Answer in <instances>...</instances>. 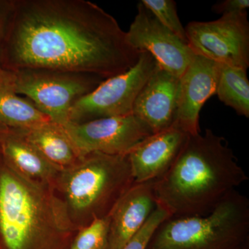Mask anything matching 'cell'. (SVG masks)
I'll return each mask as SVG.
<instances>
[{
	"label": "cell",
	"instance_id": "1",
	"mask_svg": "<svg viewBox=\"0 0 249 249\" xmlns=\"http://www.w3.org/2000/svg\"><path fill=\"white\" fill-rule=\"evenodd\" d=\"M140 53L115 18L91 1L11 0L0 67L107 79L133 67Z\"/></svg>",
	"mask_w": 249,
	"mask_h": 249
},
{
	"label": "cell",
	"instance_id": "17",
	"mask_svg": "<svg viewBox=\"0 0 249 249\" xmlns=\"http://www.w3.org/2000/svg\"><path fill=\"white\" fill-rule=\"evenodd\" d=\"M16 130L32 144L46 160L60 170L73 166L83 157L72 143L62 126L53 122L33 128Z\"/></svg>",
	"mask_w": 249,
	"mask_h": 249
},
{
	"label": "cell",
	"instance_id": "6",
	"mask_svg": "<svg viewBox=\"0 0 249 249\" xmlns=\"http://www.w3.org/2000/svg\"><path fill=\"white\" fill-rule=\"evenodd\" d=\"M16 91L31 101L54 124L70 123L71 107L103 78L93 75L31 69L14 71Z\"/></svg>",
	"mask_w": 249,
	"mask_h": 249
},
{
	"label": "cell",
	"instance_id": "20",
	"mask_svg": "<svg viewBox=\"0 0 249 249\" xmlns=\"http://www.w3.org/2000/svg\"><path fill=\"white\" fill-rule=\"evenodd\" d=\"M142 3L167 29L187 42L186 29L178 18L176 2L173 0H142Z\"/></svg>",
	"mask_w": 249,
	"mask_h": 249
},
{
	"label": "cell",
	"instance_id": "2",
	"mask_svg": "<svg viewBox=\"0 0 249 249\" xmlns=\"http://www.w3.org/2000/svg\"><path fill=\"white\" fill-rule=\"evenodd\" d=\"M248 179L225 139L206 129L188 136L169 169L153 181V191L170 217L204 216Z\"/></svg>",
	"mask_w": 249,
	"mask_h": 249
},
{
	"label": "cell",
	"instance_id": "15",
	"mask_svg": "<svg viewBox=\"0 0 249 249\" xmlns=\"http://www.w3.org/2000/svg\"><path fill=\"white\" fill-rule=\"evenodd\" d=\"M0 157L15 171L30 178L49 179L59 168L46 160L16 129L0 124Z\"/></svg>",
	"mask_w": 249,
	"mask_h": 249
},
{
	"label": "cell",
	"instance_id": "7",
	"mask_svg": "<svg viewBox=\"0 0 249 249\" xmlns=\"http://www.w3.org/2000/svg\"><path fill=\"white\" fill-rule=\"evenodd\" d=\"M158 66L151 54L141 52L133 67L103 80L92 91L77 101L70 111L69 124L132 114L136 98Z\"/></svg>",
	"mask_w": 249,
	"mask_h": 249
},
{
	"label": "cell",
	"instance_id": "5",
	"mask_svg": "<svg viewBox=\"0 0 249 249\" xmlns=\"http://www.w3.org/2000/svg\"><path fill=\"white\" fill-rule=\"evenodd\" d=\"M128 155L93 152L63 170L61 185L67 206L87 225L107 217L134 184Z\"/></svg>",
	"mask_w": 249,
	"mask_h": 249
},
{
	"label": "cell",
	"instance_id": "18",
	"mask_svg": "<svg viewBox=\"0 0 249 249\" xmlns=\"http://www.w3.org/2000/svg\"><path fill=\"white\" fill-rule=\"evenodd\" d=\"M216 94L238 115L249 117V81L247 70L220 65Z\"/></svg>",
	"mask_w": 249,
	"mask_h": 249
},
{
	"label": "cell",
	"instance_id": "22",
	"mask_svg": "<svg viewBox=\"0 0 249 249\" xmlns=\"http://www.w3.org/2000/svg\"><path fill=\"white\" fill-rule=\"evenodd\" d=\"M249 7V0H225L216 3L213 11L217 14L226 15L246 12Z\"/></svg>",
	"mask_w": 249,
	"mask_h": 249
},
{
	"label": "cell",
	"instance_id": "16",
	"mask_svg": "<svg viewBox=\"0 0 249 249\" xmlns=\"http://www.w3.org/2000/svg\"><path fill=\"white\" fill-rule=\"evenodd\" d=\"M52 122L27 98L16 91L15 72L0 67V124L16 129L33 128Z\"/></svg>",
	"mask_w": 249,
	"mask_h": 249
},
{
	"label": "cell",
	"instance_id": "4",
	"mask_svg": "<svg viewBox=\"0 0 249 249\" xmlns=\"http://www.w3.org/2000/svg\"><path fill=\"white\" fill-rule=\"evenodd\" d=\"M40 193L0 157V249H70L73 238L45 227Z\"/></svg>",
	"mask_w": 249,
	"mask_h": 249
},
{
	"label": "cell",
	"instance_id": "10",
	"mask_svg": "<svg viewBox=\"0 0 249 249\" xmlns=\"http://www.w3.org/2000/svg\"><path fill=\"white\" fill-rule=\"evenodd\" d=\"M126 37L134 49L151 54L161 68L178 78L196 55L186 42L164 27L142 2L137 4Z\"/></svg>",
	"mask_w": 249,
	"mask_h": 249
},
{
	"label": "cell",
	"instance_id": "11",
	"mask_svg": "<svg viewBox=\"0 0 249 249\" xmlns=\"http://www.w3.org/2000/svg\"><path fill=\"white\" fill-rule=\"evenodd\" d=\"M219 66L217 62L196 55L179 78L178 109L173 124L188 135L200 133L199 113L205 103L216 94Z\"/></svg>",
	"mask_w": 249,
	"mask_h": 249
},
{
	"label": "cell",
	"instance_id": "13",
	"mask_svg": "<svg viewBox=\"0 0 249 249\" xmlns=\"http://www.w3.org/2000/svg\"><path fill=\"white\" fill-rule=\"evenodd\" d=\"M157 208L153 181L134 183L108 214L107 249H122Z\"/></svg>",
	"mask_w": 249,
	"mask_h": 249
},
{
	"label": "cell",
	"instance_id": "23",
	"mask_svg": "<svg viewBox=\"0 0 249 249\" xmlns=\"http://www.w3.org/2000/svg\"><path fill=\"white\" fill-rule=\"evenodd\" d=\"M11 9V0H0V52L6 32V24Z\"/></svg>",
	"mask_w": 249,
	"mask_h": 249
},
{
	"label": "cell",
	"instance_id": "8",
	"mask_svg": "<svg viewBox=\"0 0 249 249\" xmlns=\"http://www.w3.org/2000/svg\"><path fill=\"white\" fill-rule=\"evenodd\" d=\"M187 42L195 55L219 65L247 70L249 66V22L247 12L222 15L216 20L190 22Z\"/></svg>",
	"mask_w": 249,
	"mask_h": 249
},
{
	"label": "cell",
	"instance_id": "14",
	"mask_svg": "<svg viewBox=\"0 0 249 249\" xmlns=\"http://www.w3.org/2000/svg\"><path fill=\"white\" fill-rule=\"evenodd\" d=\"M188 136L173 124L134 147L127 155L134 183L155 181L164 175L176 160Z\"/></svg>",
	"mask_w": 249,
	"mask_h": 249
},
{
	"label": "cell",
	"instance_id": "3",
	"mask_svg": "<svg viewBox=\"0 0 249 249\" xmlns=\"http://www.w3.org/2000/svg\"><path fill=\"white\" fill-rule=\"evenodd\" d=\"M146 249H249V201L237 191L204 216L168 217Z\"/></svg>",
	"mask_w": 249,
	"mask_h": 249
},
{
	"label": "cell",
	"instance_id": "21",
	"mask_svg": "<svg viewBox=\"0 0 249 249\" xmlns=\"http://www.w3.org/2000/svg\"><path fill=\"white\" fill-rule=\"evenodd\" d=\"M170 216L164 209L157 206L155 211L142 229L124 246L122 249H146L147 244L156 229Z\"/></svg>",
	"mask_w": 249,
	"mask_h": 249
},
{
	"label": "cell",
	"instance_id": "9",
	"mask_svg": "<svg viewBox=\"0 0 249 249\" xmlns=\"http://www.w3.org/2000/svg\"><path fill=\"white\" fill-rule=\"evenodd\" d=\"M62 127L82 157L93 152L127 155L137 144L152 134L133 114L68 124Z\"/></svg>",
	"mask_w": 249,
	"mask_h": 249
},
{
	"label": "cell",
	"instance_id": "19",
	"mask_svg": "<svg viewBox=\"0 0 249 249\" xmlns=\"http://www.w3.org/2000/svg\"><path fill=\"white\" fill-rule=\"evenodd\" d=\"M109 218H96L73 239L70 249H107Z\"/></svg>",
	"mask_w": 249,
	"mask_h": 249
},
{
	"label": "cell",
	"instance_id": "12",
	"mask_svg": "<svg viewBox=\"0 0 249 249\" xmlns=\"http://www.w3.org/2000/svg\"><path fill=\"white\" fill-rule=\"evenodd\" d=\"M178 92L179 78L159 65L136 98L132 114L152 134L169 128L175 121Z\"/></svg>",
	"mask_w": 249,
	"mask_h": 249
}]
</instances>
